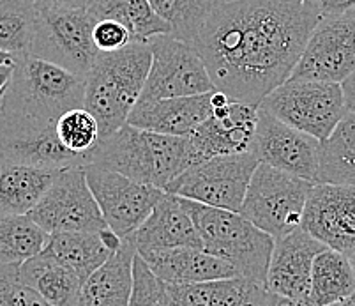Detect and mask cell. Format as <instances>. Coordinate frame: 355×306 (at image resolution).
Returning <instances> with one entry per match:
<instances>
[{
    "instance_id": "1",
    "label": "cell",
    "mask_w": 355,
    "mask_h": 306,
    "mask_svg": "<svg viewBox=\"0 0 355 306\" xmlns=\"http://www.w3.org/2000/svg\"><path fill=\"white\" fill-rule=\"evenodd\" d=\"M320 22L304 0H234L212 6L193 46L216 91L258 106L290 78Z\"/></svg>"
},
{
    "instance_id": "11",
    "label": "cell",
    "mask_w": 355,
    "mask_h": 306,
    "mask_svg": "<svg viewBox=\"0 0 355 306\" xmlns=\"http://www.w3.org/2000/svg\"><path fill=\"white\" fill-rule=\"evenodd\" d=\"M148 46L153 64L140 99L184 98L216 91L207 66L193 44L172 34H159L148 41Z\"/></svg>"
},
{
    "instance_id": "10",
    "label": "cell",
    "mask_w": 355,
    "mask_h": 306,
    "mask_svg": "<svg viewBox=\"0 0 355 306\" xmlns=\"http://www.w3.org/2000/svg\"><path fill=\"white\" fill-rule=\"evenodd\" d=\"M28 216L48 234L99 232L108 227L87 182L85 167L60 170Z\"/></svg>"
},
{
    "instance_id": "2",
    "label": "cell",
    "mask_w": 355,
    "mask_h": 306,
    "mask_svg": "<svg viewBox=\"0 0 355 306\" xmlns=\"http://www.w3.org/2000/svg\"><path fill=\"white\" fill-rule=\"evenodd\" d=\"M89 165L122 173L144 185L166 189L191 167L188 137L156 133L124 124L103 138L89 156Z\"/></svg>"
},
{
    "instance_id": "18",
    "label": "cell",
    "mask_w": 355,
    "mask_h": 306,
    "mask_svg": "<svg viewBox=\"0 0 355 306\" xmlns=\"http://www.w3.org/2000/svg\"><path fill=\"white\" fill-rule=\"evenodd\" d=\"M325 248L327 246L324 243L302 227L290 232L288 236L274 239L266 280L267 292L297 301H308L313 262Z\"/></svg>"
},
{
    "instance_id": "17",
    "label": "cell",
    "mask_w": 355,
    "mask_h": 306,
    "mask_svg": "<svg viewBox=\"0 0 355 306\" xmlns=\"http://www.w3.org/2000/svg\"><path fill=\"white\" fill-rule=\"evenodd\" d=\"M301 227L327 248L350 257L355 251V186H313Z\"/></svg>"
},
{
    "instance_id": "36",
    "label": "cell",
    "mask_w": 355,
    "mask_h": 306,
    "mask_svg": "<svg viewBox=\"0 0 355 306\" xmlns=\"http://www.w3.org/2000/svg\"><path fill=\"white\" fill-rule=\"evenodd\" d=\"M94 44L99 51H119L128 44L137 43L133 34L117 20H98L92 31Z\"/></svg>"
},
{
    "instance_id": "27",
    "label": "cell",
    "mask_w": 355,
    "mask_h": 306,
    "mask_svg": "<svg viewBox=\"0 0 355 306\" xmlns=\"http://www.w3.org/2000/svg\"><path fill=\"white\" fill-rule=\"evenodd\" d=\"M318 185L355 186V112L348 110L318 147Z\"/></svg>"
},
{
    "instance_id": "25",
    "label": "cell",
    "mask_w": 355,
    "mask_h": 306,
    "mask_svg": "<svg viewBox=\"0 0 355 306\" xmlns=\"http://www.w3.org/2000/svg\"><path fill=\"white\" fill-rule=\"evenodd\" d=\"M59 172L0 158V214H28Z\"/></svg>"
},
{
    "instance_id": "8",
    "label": "cell",
    "mask_w": 355,
    "mask_h": 306,
    "mask_svg": "<svg viewBox=\"0 0 355 306\" xmlns=\"http://www.w3.org/2000/svg\"><path fill=\"white\" fill-rule=\"evenodd\" d=\"M260 108L324 142L348 112L341 83L288 78L261 99Z\"/></svg>"
},
{
    "instance_id": "41",
    "label": "cell",
    "mask_w": 355,
    "mask_h": 306,
    "mask_svg": "<svg viewBox=\"0 0 355 306\" xmlns=\"http://www.w3.org/2000/svg\"><path fill=\"white\" fill-rule=\"evenodd\" d=\"M12 69H15V64H4V66H0V96L6 91V87H8L9 80H11Z\"/></svg>"
},
{
    "instance_id": "6",
    "label": "cell",
    "mask_w": 355,
    "mask_h": 306,
    "mask_svg": "<svg viewBox=\"0 0 355 306\" xmlns=\"http://www.w3.org/2000/svg\"><path fill=\"white\" fill-rule=\"evenodd\" d=\"M31 56L85 78L101 51L94 44L96 20L87 8L40 4Z\"/></svg>"
},
{
    "instance_id": "26",
    "label": "cell",
    "mask_w": 355,
    "mask_h": 306,
    "mask_svg": "<svg viewBox=\"0 0 355 306\" xmlns=\"http://www.w3.org/2000/svg\"><path fill=\"white\" fill-rule=\"evenodd\" d=\"M355 292V273L350 257L332 248H325L315 257L311 269L309 306H332L345 301Z\"/></svg>"
},
{
    "instance_id": "21",
    "label": "cell",
    "mask_w": 355,
    "mask_h": 306,
    "mask_svg": "<svg viewBox=\"0 0 355 306\" xmlns=\"http://www.w3.org/2000/svg\"><path fill=\"white\" fill-rule=\"evenodd\" d=\"M138 253L163 248H203L195 221L182 204V198L172 193L161 196L147 220L133 234Z\"/></svg>"
},
{
    "instance_id": "14",
    "label": "cell",
    "mask_w": 355,
    "mask_h": 306,
    "mask_svg": "<svg viewBox=\"0 0 355 306\" xmlns=\"http://www.w3.org/2000/svg\"><path fill=\"white\" fill-rule=\"evenodd\" d=\"M85 172L106 225L121 237L135 234L164 195V189L138 182L114 170L87 165Z\"/></svg>"
},
{
    "instance_id": "44",
    "label": "cell",
    "mask_w": 355,
    "mask_h": 306,
    "mask_svg": "<svg viewBox=\"0 0 355 306\" xmlns=\"http://www.w3.org/2000/svg\"><path fill=\"white\" fill-rule=\"evenodd\" d=\"M212 6H219V4H227V2H234V0H209Z\"/></svg>"
},
{
    "instance_id": "40",
    "label": "cell",
    "mask_w": 355,
    "mask_h": 306,
    "mask_svg": "<svg viewBox=\"0 0 355 306\" xmlns=\"http://www.w3.org/2000/svg\"><path fill=\"white\" fill-rule=\"evenodd\" d=\"M40 4H57V6H67V8H87L89 0H34Z\"/></svg>"
},
{
    "instance_id": "9",
    "label": "cell",
    "mask_w": 355,
    "mask_h": 306,
    "mask_svg": "<svg viewBox=\"0 0 355 306\" xmlns=\"http://www.w3.org/2000/svg\"><path fill=\"white\" fill-rule=\"evenodd\" d=\"M257 167L258 160L253 153L216 156L184 170L164 192L211 207L239 212Z\"/></svg>"
},
{
    "instance_id": "13",
    "label": "cell",
    "mask_w": 355,
    "mask_h": 306,
    "mask_svg": "<svg viewBox=\"0 0 355 306\" xmlns=\"http://www.w3.org/2000/svg\"><path fill=\"white\" fill-rule=\"evenodd\" d=\"M355 73V11L316 25L290 78L343 83Z\"/></svg>"
},
{
    "instance_id": "7",
    "label": "cell",
    "mask_w": 355,
    "mask_h": 306,
    "mask_svg": "<svg viewBox=\"0 0 355 306\" xmlns=\"http://www.w3.org/2000/svg\"><path fill=\"white\" fill-rule=\"evenodd\" d=\"M315 182L258 163L241 214L274 239L288 236L302 225L308 196Z\"/></svg>"
},
{
    "instance_id": "28",
    "label": "cell",
    "mask_w": 355,
    "mask_h": 306,
    "mask_svg": "<svg viewBox=\"0 0 355 306\" xmlns=\"http://www.w3.org/2000/svg\"><path fill=\"white\" fill-rule=\"evenodd\" d=\"M44 250L74 269L83 282L114 253L103 239V230L50 234Z\"/></svg>"
},
{
    "instance_id": "39",
    "label": "cell",
    "mask_w": 355,
    "mask_h": 306,
    "mask_svg": "<svg viewBox=\"0 0 355 306\" xmlns=\"http://www.w3.org/2000/svg\"><path fill=\"white\" fill-rule=\"evenodd\" d=\"M343 92H345V101H347L348 110L355 112V73L350 76V78L345 80L343 83Z\"/></svg>"
},
{
    "instance_id": "30",
    "label": "cell",
    "mask_w": 355,
    "mask_h": 306,
    "mask_svg": "<svg viewBox=\"0 0 355 306\" xmlns=\"http://www.w3.org/2000/svg\"><path fill=\"white\" fill-rule=\"evenodd\" d=\"M50 234L28 214H0V264H24L46 248Z\"/></svg>"
},
{
    "instance_id": "5",
    "label": "cell",
    "mask_w": 355,
    "mask_h": 306,
    "mask_svg": "<svg viewBox=\"0 0 355 306\" xmlns=\"http://www.w3.org/2000/svg\"><path fill=\"white\" fill-rule=\"evenodd\" d=\"M182 198V196H180ZM195 221L203 250L230 264L237 276L266 285L274 237L235 211L182 198Z\"/></svg>"
},
{
    "instance_id": "23",
    "label": "cell",
    "mask_w": 355,
    "mask_h": 306,
    "mask_svg": "<svg viewBox=\"0 0 355 306\" xmlns=\"http://www.w3.org/2000/svg\"><path fill=\"white\" fill-rule=\"evenodd\" d=\"M168 306H267V289L241 276L195 285H168Z\"/></svg>"
},
{
    "instance_id": "19",
    "label": "cell",
    "mask_w": 355,
    "mask_h": 306,
    "mask_svg": "<svg viewBox=\"0 0 355 306\" xmlns=\"http://www.w3.org/2000/svg\"><path fill=\"white\" fill-rule=\"evenodd\" d=\"M214 92V91H212ZM212 92L184 98L138 99L128 124L173 137H188L212 114Z\"/></svg>"
},
{
    "instance_id": "34",
    "label": "cell",
    "mask_w": 355,
    "mask_h": 306,
    "mask_svg": "<svg viewBox=\"0 0 355 306\" xmlns=\"http://www.w3.org/2000/svg\"><path fill=\"white\" fill-rule=\"evenodd\" d=\"M129 306H168V283L157 278L138 253L133 262V292Z\"/></svg>"
},
{
    "instance_id": "29",
    "label": "cell",
    "mask_w": 355,
    "mask_h": 306,
    "mask_svg": "<svg viewBox=\"0 0 355 306\" xmlns=\"http://www.w3.org/2000/svg\"><path fill=\"white\" fill-rule=\"evenodd\" d=\"M87 9L96 22H121L137 43H148L154 35L170 34L168 24L154 11L148 0H89Z\"/></svg>"
},
{
    "instance_id": "37",
    "label": "cell",
    "mask_w": 355,
    "mask_h": 306,
    "mask_svg": "<svg viewBox=\"0 0 355 306\" xmlns=\"http://www.w3.org/2000/svg\"><path fill=\"white\" fill-rule=\"evenodd\" d=\"M304 2L320 16V20L355 11V0H304Z\"/></svg>"
},
{
    "instance_id": "20",
    "label": "cell",
    "mask_w": 355,
    "mask_h": 306,
    "mask_svg": "<svg viewBox=\"0 0 355 306\" xmlns=\"http://www.w3.org/2000/svg\"><path fill=\"white\" fill-rule=\"evenodd\" d=\"M138 255L150 267V271L168 285H195L237 276L230 264L203 248H163L140 251Z\"/></svg>"
},
{
    "instance_id": "38",
    "label": "cell",
    "mask_w": 355,
    "mask_h": 306,
    "mask_svg": "<svg viewBox=\"0 0 355 306\" xmlns=\"http://www.w3.org/2000/svg\"><path fill=\"white\" fill-rule=\"evenodd\" d=\"M267 306H309L304 301H297V299L285 298V296H277L272 292H267Z\"/></svg>"
},
{
    "instance_id": "3",
    "label": "cell",
    "mask_w": 355,
    "mask_h": 306,
    "mask_svg": "<svg viewBox=\"0 0 355 306\" xmlns=\"http://www.w3.org/2000/svg\"><path fill=\"white\" fill-rule=\"evenodd\" d=\"M85 78L34 56L15 59V69L0 96V115L15 121L57 122L73 108H83Z\"/></svg>"
},
{
    "instance_id": "22",
    "label": "cell",
    "mask_w": 355,
    "mask_h": 306,
    "mask_svg": "<svg viewBox=\"0 0 355 306\" xmlns=\"http://www.w3.org/2000/svg\"><path fill=\"white\" fill-rule=\"evenodd\" d=\"M138 250L133 234L83 282L78 306H129L133 292V262Z\"/></svg>"
},
{
    "instance_id": "4",
    "label": "cell",
    "mask_w": 355,
    "mask_h": 306,
    "mask_svg": "<svg viewBox=\"0 0 355 306\" xmlns=\"http://www.w3.org/2000/svg\"><path fill=\"white\" fill-rule=\"evenodd\" d=\"M150 64L148 43H131L119 51H101L90 67L83 108L98 119L101 140L128 124L129 114L141 98Z\"/></svg>"
},
{
    "instance_id": "24",
    "label": "cell",
    "mask_w": 355,
    "mask_h": 306,
    "mask_svg": "<svg viewBox=\"0 0 355 306\" xmlns=\"http://www.w3.org/2000/svg\"><path fill=\"white\" fill-rule=\"evenodd\" d=\"M20 278L51 306H78L83 280L50 251L20 264Z\"/></svg>"
},
{
    "instance_id": "45",
    "label": "cell",
    "mask_w": 355,
    "mask_h": 306,
    "mask_svg": "<svg viewBox=\"0 0 355 306\" xmlns=\"http://www.w3.org/2000/svg\"><path fill=\"white\" fill-rule=\"evenodd\" d=\"M350 262H352V267H354V273H355V251L350 255Z\"/></svg>"
},
{
    "instance_id": "31",
    "label": "cell",
    "mask_w": 355,
    "mask_h": 306,
    "mask_svg": "<svg viewBox=\"0 0 355 306\" xmlns=\"http://www.w3.org/2000/svg\"><path fill=\"white\" fill-rule=\"evenodd\" d=\"M37 8L34 0H0V50L12 57L31 53Z\"/></svg>"
},
{
    "instance_id": "33",
    "label": "cell",
    "mask_w": 355,
    "mask_h": 306,
    "mask_svg": "<svg viewBox=\"0 0 355 306\" xmlns=\"http://www.w3.org/2000/svg\"><path fill=\"white\" fill-rule=\"evenodd\" d=\"M57 137L71 153L89 158L101 142V128L85 108H73L57 119Z\"/></svg>"
},
{
    "instance_id": "42",
    "label": "cell",
    "mask_w": 355,
    "mask_h": 306,
    "mask_svg": "<svg viewBox=\"0 0 355 306\" xmlns=\"http://www.w3.org/2000/svg\"><path fill=\"white\" fill-rule=\"evenodd\" d=\"M4 64H15V57L8 51L0 50V66H4Z\"/></svg>"
},
{
    "instance_id": "15",
    "label": "cell",
    "mask_w": 355,
    "mask_h": 306,
    "mask_svg": "<svg viewBox=\"0 0 355 306\" xmlns=\"http://www.w3.org/2000/svg\"><path fill=\"white\" fill-rule=\"evenodd\" d=\"M318 147L315 137L295 130L258 106L251 153L258 163L283 170L318 185Z\"/></svg>"
},
{
    "instance_id": "16",
    "label": "cell",
    "mask_w": 355,
    "mask_h": 306,
    "mask_svg": "<svg viewBox=\"0 0 355 306\" xmlns=\"http://www.w3.org/2000/svg\"><path fill=\"white\" fill-rule=\"evenodd\" d=\"M0 158L40 167L48 170H64L69 167H87L89 158L71 153L57 137V122L15 121L0 115Z\"/></svg>"
},
{
    "instance_id": "32",
    "label": "cell",
    "mask_w": 355,
    "mask_h": 306,
    "mask_svg": "<svg viewBox=\"0 0 355 306\" xmlns=\"http://www.w3.org/2000/svg\"><path fill=\"white\" fill-rule=\"evenodd\" d=\"M148 2L154 11L166 22L170 34L189 44H195L212 9L209 0H148Z\"/></svg>"
},
{
    "instance_id": "12",
    "label": "cell",
    "mask_w": 355,
    "mask_h": 306,
    "mask_svg": "<svg viewBox=\"0 0 355 306\" xmlns=\"http://www.w3.org/2000/svg\"><path fill=\"white\" fill-rule=\"evenodd\" d=\"M257 121L258 106L232 101L219 91L212 92L211 117L188 135L191 167L216 156L251 153Z\"/></svg>"
},
{
    "instance_id": "43",
    "label": "cell",
    "mask_w": 355,
    "mask_h": 306,
    "mask_svg": "<svg viewBox=\"0 0 355 306\" xmlns=\"http://www.w3.org/2000/svg\"><path fill=\"white\" fill-rule=\"evenodd\" d=\"M332 306H355V292L350 296V298L345 299V301L336 303V305H332Z\"/></svg>"
},
{
    "instance_id": "35",
    "label": "cell",
    "mask_w": 355,
    "mask_h": 306,
    "mask_svg": "<svg viewBox=\"0 0 355 306\" xmlns=\"http://www.w3.org/2000/svg\"><path fill=\"white\" fill-rule=\"evenodd\" d=\"M0 306H51L21 282L20 264H0Z\"/></svg>"
}]
</instances>
